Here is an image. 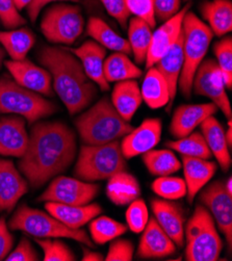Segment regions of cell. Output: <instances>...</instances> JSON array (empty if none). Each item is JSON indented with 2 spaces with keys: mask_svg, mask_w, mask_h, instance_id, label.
Listing matches in <instances>:
<instances>
[{
  "mask_svg": "<svg viewBox=\"0 0 232 261\" xmlns=\"http://www.w3.org/2000/svg\"><path fill=\"white\" fill-rule=\"evenodd\" d=\"M0 23H2V21H0Z\"/></svg>",
  "mask_w": 232,
  "mask_h": 261,
  "instance_id": "obj_55",
  "label": "cell"
},
{
  "mask_svg": "<svg viewBox=\"0 0 232 261\" xmlns=\"http://www.w3.org/2000/svg\"><path fill=\"white\" fill-rule=\"evenodd\" d=\"M103 74L107 82L118 83L128 80L140 78L143 74L142 70L122 52H115L103 63Z\"/></svg>",
  "mask_w": 232,
  "mask_h": 261,
  "instance_id": "obj_31",
  "label": "cell"
},
{
  "mask_svg": "<svg viewBox=\"0 0 232 261\" xmlns=\"http://www.w3.org/2000/svg\"><path fill=\"white\" fill-rule=\"evenodd\" d=\"M142 160L149 173L153 176H169L182 168V163L171 149H151L142 154Z\"/></svg>",
  "mask_w": 232,
  "mask_h": 261,
  "instance_id": "obj_34",
  "label": "cell"
},
{
  "mask_svg": "<svg viewBox=\"0 0 232 261\" xmlns=\"http://www.w3.org/2000/svg\"><path fill=\"white\" fill-rule=\"evenodd\" d=\"M224 185H225V189H226L227 193H228L230 196H232V178L229 177Z\"/></svg>",
  "mask_w": 232,
  "mask_h": 261,
  "instance_id": "obj_52",
  "label": "cell"
},
{
  "mask_svg": "<svg viewBox=\"0 0 232 261\" xmlns=\"http://www.w3.org/2000/svg\"><path fill=\"white\" fill-rule=\"evenodd\" d=\"M135 254V247L128 240H116L112 243L107 257V261H132Z\"/></svg>",
  "mask_w": 232,
  "mask_h": 261,
  "instance_id": "obj_43",
  "label": "cell"
},
{
  "mask_svg": "<svg viewBox=\"0 0 232 261\" xmlns=\"http://www.w3.org/2000/svg\"><path fill=\"white\" fill-rule=\"evenodd\" d=\"M35 42L36 38L29 29L0 32V44L12 61H21L27 58Z\"/></svg>",
  "mask_w": 232,
  "mask_h": 261,
  "instance_id": "obj_32",
  "label": "cell"
},
{
  "mask_svg": "<svg viewBox=\"0 0 232 261\" xmlns=\"http://www.w3.org/2000/svg\"><path fill=\"white\" fill-rule=\"evenodd\" d=\"M125 217L127 226L133 232H143L149 221V213L145 201L138 198L132 202L125 214Z\"/></svg>",
  "mask_w": 232,
  "mask_h": 261,
  "instance_id": "obj_40",
  "label": "cell"
},
{
  "mask_svg": "<svg viewBox=\"0 0 232 261\" xmlns=\"http://www.w3.org/2000/svg\"><path fill=\"white\" fill-rule=\"evenodd\" d=\"M127 231V226L107 216H101L92 220L90 224V232L94 243L106 245L112 242Z\"/></svg>",
  "mask_w": 232,
  "mask_h": 261,
  "instance_id": "obj_36",
  "label": "cell"
},
{
  "mask_svg": "<svg viewBox=\"0 0 232 261\" xmlns=\"http://www.w3.org/2000/svg\"><path fill=\"white\" fill-rule=\"evenodd\" d=\"M5 58H6V51L2 46H0V68H2V66H3Z\"/></svg>",
  "mask_w": 232,
  "mask_h": 261,
  "instance_id": "obj_53",
  "label": "cell"
},
{
  "mask_svg": "<svg viewBox=\"0 0 232 261\" xmlns=\"http://www.w3.org/2000/svg\"><path fill=\"white\" fill-rule=\"evenodd\" d=\"M182 0H153L156 19L167 21L180 11Z\"/></svg>",
  "mask_w": 232,
  "mask_h": 261,
  "instance_id": "obj_46",
  "label": "cell"
},
{
  "mask_svg": "<svg viewBox=\"0 0 232 261\" xmlns=\"http://www.w3.org/2000/svg\"><path fill=\"white\" fill-rule=\"evenodd\" d=\"M186 2H191V0H186Z\"/></svg>",
  "mask_w": 232,
  "mask_h": 261,
  "instance_id": "obj_54",
  "label": "cell"
},
{
  "mask_svg": "<svg viewBox=\"0 0 232 261\" xmlns=\"http://www.w3.org/2000/svg\"><path fill=\"white\" fill-rule=\"evenodd\" d=\"M99 193V186L66 176L57 177L38 201L56 202L66 205H87Z\"/></svg>",
  "mask_w": 232,
  "mask_h": 261,
  "instance_id": "obj_11",
  "label": "cell"
},
{
  "mask_svg": "<svg viewBox=\"0 0 232 261\" xmlns=\"http://www.w3.org/2000/svg\"><path fill=\"white\" fill-rule=\"evenodd\" d=\"M151 208L162 229L168 234L174 244L183 248L185 246L186 213L184 207L173 200L153 199Z\"/></svg>",
  "mask_w": 232,
  "mask_h": 261,
  "instance_id": "obj_14",
  "label": "cell"
},
{
  "mask_svg": "<svg viewBox=\"0 0 232 261\" xmlns=\"http://www.w3.org/2000/svg\"><path fill=\"white\" fill-rule=\"evenodd\" d=\"M192 89H194L195 94L211 99L228 120L232 118L223 74L214 59L203 60L199 65L194 76Z\"/></svg>",
  "mask_w": 232,
  "mask_h": 261,
  "instance_id": "obj_10",
  "label": "cell"
},
{
  "mask_svg": "<svg viewBox=\"0 0 232 261\" xmlns=\"http://www.w3.org/2000/svg\"><path fill=\"white\" fill-rule=\"evenodd\" d=\"M176 252V245L154 218L149 219L140 240L137 256L141 259H160Z\"/></svg>",
  "mask_w": 232,
  "mask_h": 261,
  "instance_id": "obj_20",
  "label": "cell"
},
{
  "mask_svg": "<svg viewBox=\"0 0 232 261\" xmlns=\"http://www.w3.org/2000/svg\"><path fill=\"white\" fill-rule=\"evenodd\" d=\"M75 126L84 145H105L130 134L134 127L125 121L108 97L75 120Z\"/></svg>",
  "mask_w": 232,
  "mask_h": 261,
  "instance_id": "obj_3",
  "label": "cell"
},
{
  "mask_svg": "<svg viewBox=\"0 0 232 261\" xmlns=\"http://www.w3.org/2000/svg\"><path fill=\"white\" fill-rule=\"evenodd\" d=\"M9 227L11 230H21L36 239H71L94 248V244L85 230L71 229L50 214L35 210L27 204L18 207Z\"/></svg>",
  "mask_w": 232,
  "mask_h": 261,
  "instance_id": "obj_7",
  "label": "cell"
},
{
  "mask_svg": "<svg viewBox=\"0 0 232 261\" xmlns=\"http://www.w3.org/2000/svg\"><path fill=\"white\" fill-rule=\"evenodd\" d=\"M38 60L50 73L54 89L71 116L90 106L97 96V88L80 60L67 48L44 46L39 51Z\"/></svg>",
  "mask_w": 232,
  "mask_h": 261,
  "instance_id": "obj_2",
  "label": "cell"
},
{
  "mask_svg": "<svg viewBox=\"0 0 232 261\" xmlns=\"http://www.w3.org/2000/svg\"><path fill=\"white\" fill-rule=\"evenodd\" d=\"M5 65L13 80L21 87L34 91L42 96L54 97L53 80L50 73L29 60L6 61Z\"/></svg>",
  "mask_w": 232,
  "mask_h": 261,
  "instance_id": "obj_13",
  "label": "cell"
},
{
  "mask_svg": "<svg viewBox=\"0 0 232 261\" xmlns=\"http://www.w3.org/2000/svg\"><path fill=\"white\" fill-rule=\"evenodd\" d=\"M30 135L20 116L0 118V155L21 159L27 151Z\"/></svg>",
  "mask_w": 232,
  "mask_h": 261,
  "instance_id": "obj_19",
  "label": "cell"
},
{
  "mask_svg": "<svg viewBox=\"0 0 232 261\" xmlns=\"http://www.w3.org/2000/svg\"><path fill=\"white\" fill-rule=\"evenodd\" d=\"M83 260L84 261H102V260H105V256L100 253H97V252H94V251L84 248Z\"/></svg>",
  "mask_w": 232,
  "mask_h": 261,
  "instance_id": "obj_49",
  "label": "cell"
},
{
  "mask_svg": "<svg viewBox=\"0 0 232 261\" xmlns=\"http://www.w3.org/2000/svg\"><path fill=\"white\" fill-rule=\"evenodd\" d=\"M199 201L208 208L219 230L224 234L228 251L232 248V196H230L224 182L218 180L206 187L199 196Z\"/></svg>",
  "mask_w": 232,
  "mask_h": 261,
  "instance_id": "obj_12",
  "label": "cell"
},
{
  "mask_svg": "<svg viewBox=\"0 0 232 261\" xmlns=\"http://www.w3.org/2000/svg\"><path fill=\"white\" fill-rule=\"evenodd\" d=\"M184 36V67L180 74L178 86L183 95L190 98L195 73L205 59L214 33L208 24L190 10L187 12L183 22Z\"/></svg>",
  "mask_w": 232,
  "mask_h": 261,
  "instance_id": "obj_4",
  "label": "cell"
},
{
  "mask_svg": "<svg viewBox=\"0 0 232 261\" xmlns=\"http://www.w3.org/2000/svg\"><path fill=\"white\" fill-rule=\"evenodd\" d=\"M128 11L137 18L144 20L151 29L157 26L156 14H154L153 0H125Z\"/></svg>",
  "mask_w": 232,
  "mask_h": 261,
  "instance_id": "obj_41",
  "label": "cell"
},
{
  "mask_svg": "<svg viewBox=\"0 0 232 261\" xmlns=\"http://www.w3.org/2000/svg\"><path fill=\"white\" fill-rule=\"evenodd\" d=\"M87 34L98 44L106 49L115 52H122L127 56L132 55L128 40L118 35L111 26L100 18L91 17L87 24Z\"/></svg>",
  "mask_w": 232,
  "mask_h": 261,
  "instance_id": "obj_30",
  "label": "cell"
},
{
  "mask_svg": "<svg viewBox=\"0 0 232 261\" xmlns=\"http://www.w3.org/2000/svg\"><path fill=\"white\" fill-rule=\"evenodd\" d=\"M150 26L142 19L134 17L128 24V43L131 45L132 54L138 65L145 63L150 47L152 32Z\"/></svg>",
  "mask_w": 232,
  "mask_h": 261,
  "instance_id": "obj_33",
  "label": "cell"
},
{
  "mask_svg": "<svg viewBox=\"0 0 232 261\" xmlns=\"http://www.w3.org/2000/svg\"><path fill=\"white\" fill-rule=\"evenodd\" d=\"M33 2V0H14V4L18 11H22L24 8H28V6Z\"/></svg>",
  "mask_w": 232,
  "mask_h": 261,
  "instance_id": "obj_51",
  "label": "cell"
},
{
  "mask_svg": "<svg viewBox=\"0 0 232 261\" xmlns=\"http://www.w3.org/2000/svg\"><path fill=\"white\" fill-rule=\"evenodd\" d=\"M141 94L145 103L152 110L161 109L170 103L168 84L161 72L154 66L148 69L144 77Z\"/></svg>",
  "mask_w": 232,
  "mask_h": 261,
  "instance_id": "obj_29",
  "label": "cell"
},
{
  "mask_svg": "<svg viewBox=\"0 0 232 261\" xmlns=\"http://www.w3.org/2000/svg\"><path fill=\"white\" fill-rule=\"evenodd\" d=\"M165 145L168 149L177 151L185 156L203 160L213 159V154L208 144H206L202 134L199 132H193L189 136L177 139L176 141H168Z\"/></svg>",
  "mask_w": 232,
  "mask_h": 261,
  "instance_id": "obj_35",
  "label": "cell"
},
{
  "mask_svg": "<svg viewBox=\"0 0 232 261\" xmlns=\"http://www.w3.org/2000/svg\"><path fill=\"white\" fill-rule=\"evenodd\" d=\"M217 64L223 74L226 89L232 88V39L230 36L217 41L214 45Z\"/></svg>",
  "mask_w": 232,
  "mask_h": 261,
  "instance_id": "obj_38",
  "label": "cell"
},
{
  "mask_svg": "<svg viewBox=\"0 0 232 261\" xmlns=\"http://www.w3.org/2000/svg\"><path fill=\"white\" fill-rule=\"evenodd\" d=\"M186 259L188 261H216L220 259L223 242L208 208L197 205L185 227Z\"/></svg>",
  "mask_w": 232,
  "mask_h": 261,
  "instance_id": "obj_5",
  "label": "cell"
},
{
  "mask_svg": "<svg viewBox=\"0 0 232 261\" xmlns=\"http://www.w3.org/2000/svg\"><path fill=\"white\" fill-rule=\"evenodd\" d=\"M152 191L166 200H179L187 196V185L183 178L162 176L154 180Z\"/></svg>",
  "mask_w": 232,
  "mask_h": 261,
  "instance_id": "obj_37",
  "label": "cell"
},
{
  "mask_svg": "<svg viewBox=\"0 0 232 261\" xmlns=\"http://www.w3.org/2000/svg\"><path fill=\"white\" fill-rule=\"evenodd\" d=\"M200 127L201 134L213 156L218 161L220 168L227 172L231 167V155L222 124L214 116H211L200 124Z\"/></svg>",
  "mask_w": 232,
  "mask_h": 261,
  "instance_id": "obj_25",
  "label": "cell"
},
{
  "mask_svg": "<svg viewBox=\"0 0 232 261\" xmlns=\"http://www.w3.org/2000/svg\"><path fill=\"white\" fill-rule=\"evenodd\" d=\"M57 2H72V3H80L81 0H33V2L28 6V14L33 23H35L41 13V11L47 6Z\"/></svg>",
  "mask_w": 232,
  "mask_h": 261,
  "instance_id": "obj_48",
  "label": "cell"
},
{
  "mask_svg": "<svg viewBox=\"0 0 232 261\" xmlns=\"http://www.w3.org/2000/svg\"><path fill=\"white\" fill-rule=\"evenodd\" d=\"M58 107L42 95L25 89L13 77H0V114H15L27 119L30 125L57 113Z\"/></svg>",
  "mask_w": 232,
  "mask_h": 261,
  "instance_id": "obj_6",
  "label": "cell"
},
{
  "mask_svg": "<svg viewBox=\"0 0 232 261\" xmlns=\"http://www.w3.org/2000/svg\"><path fill=\"white\" fill-rule=\"evenodd\" d=\"M141 89L135 80L118 82L112 93V103L120 116L130 122L142 104Z\"/></svg>",
  "mask_w": 232,
  "mask_h": 261,
  "instance_id": "obj_26",
  "label": "cell"
},
{
  "mask_svg": "<svg viewBox=\"0 0 232 261\" xmlns=\"http://www.w3.org/2000/svg\"><path fill=\"white\" fill-rule=\"evenodd\" d=\"M200 12L214 35L223 37L231 32L232 4L230 0L205 2L200 6Z\"/></svg>",
  "mask_w": 232,
  "mask_h": 261,
  "instance_id": "obj_28",
  "label": "cell"
},
{
  "mask_svg": "<svg viewBox=\"0 0 232 261\" xmlns=\"http://www.w3.org/2000/svg\"><path fill=\"white\" fill-rule=\"evenodd\" d=\"M231 119L228 120V127L227 130L225 132V138H226V142L228 144L229 149L231 150V146H232V125H231Z\"/></svg>",
  "mask_w": 232,
  "mask_h": 261,
  "instance_id": "obj_50",
  "label": "cell"
},
{
  "mask_svg": "<svg viewBox=\"0 0 232 261\" xmlns=\"http://www.w3.org/2000/svg\"><path fill=\"white\" fill-rule=\"evenodd\" d=\"M35 242L44 251V261H74L75 255L60 240L36 239Z\"/></svg>",
  "mask_w": 232,
  "mask_h": 261,
  "instance_id": "obj_39",
  "label": "cell"
},
{
  "mask_svg": "<svg viewBox=\"0 0 232 261\" xmlns=\"http://www.w3.org/2000/svg\"><path fill=\"white\" fill-rule=\"evenodd\" d=\"M100 2L108 14L118 21L122 29H126L132 14L127 9L125 0H100Z\"/></svg>",
  "mask_w": 232,
  "mask_h": 261,
  "instance_id": "obj_44",
  "label": "cell"
},
{
  "mask_svg": "<svg viewBox=\"0 0 232 261\" xmlns=\"http://www.w3.org/2000/svg\"><path fill=\"white\" fill-rule=\"evenodd\" d=\"M126 169L127 163L121 144L114 141L105 145H83L74 175L83 181H97L109 179Z\"/></svg>",
  "mask_w": 232,
  "mask_h": 261,
  "instance_id": "obj_8",
  "label": "cell"
},
{
  "mask_svg": "<svg viewBox=\"0 0 232 261\" xmlns=\"http://www.w3.org/2000/svg\"><path fill=\"white\" fill-rule=\"evenodd\" d=\"M68 50L80 60L90 80L95 83L101 91H109L110 85L103 74V63L106 60L107 49L94 40H89L79 48H71Z\"/></svg>",
  "mask_w": 232,
  "mask_h": 261,
  "instance_id": "obj_21",
  "label": "cell"
},
{
  "mask_svg": "<svg viewBox=\"0 0 232 261\" xmlns=\"http://www.w3.org/2000/svg\"><path fill=\"white\" fill-rule=\"evenodd\" d=\"M8 261H37L39 255L27 238H22L17 248L6 257Z\"/></svg>",
  "mask_w": 232,
  "mask_h": 261,
  "instance_id": "obj_45",
  "label": "cell"
},
{
  "mask_svg": "<svg viewBox=\"0 0 232 261\" xmlns=\"http://www.w3.org/2000/svg\"><path fill=\"white\" fill-rule=\"evenodd\" d=\"M73 130L62 122H36L29 145L20 159L19 170L34 189L64 173L76 156Z\"/></svg>",
  "mask_w": 232,
  "mask_h": 261,
  "instance_id": "obj_1",
  "label": "cell"
},
{
  "mask_svg": "<svg viewBox=\"0 0 232 261\" xmlns=\"http://www.w3.org/2000/svg\"><path fill=\"white\" fill-rule=\"evenodd\" d=\"M14 238L9 231L5 218H0V260L6 259L13 248Z\"/></svg>",
  "mask_w": 232,
  "mask_h": 261,
  "instance_id": "obj_47",
  "label": "cell"
},
{
  "mask_svg": "<svg viewBox=\"0 0 232 261\" xmlns=\"http://www.w3.org/2000/svg\"><path fill=\"white\" fill-rule=\"evenodd\" d=\"M85 29L82 10L77 6L58 4L46 10L41 21V32L51 43L72 45Z\"/></svg>",
  "mask_w": 232,
  "mask_h": 261,
  "instance_id": "obj_9",
  "label": "cell"
},
{
  "mask_svg": "<svg viewBox=\"0 0 232 261\" xmlns=\"http://www.w3.org/2000/svg\"><path fill=\"white\" fill-rule=\"evenodd\" d=\"M29 192V184L9 160L0 159V213L10 214Z\"/></svg>",
  "mask_w": 232,
  "mask_h": 261,
  "instance_id": "obj_18",
  "label": "cell"
},
{
  "mask_svg": "<svg viewBox=\"0 0 232 261\" xmlns=\"http://www.w3.org/2000/svg\"><path fill=\"white\" fill-rule=\"evenodd\" d=\"M0 21L4 28L9 30H15L27 24V20L20 15L14 0H0Z\"/></svg>",
  "mask_w": 232,
  "mask_h": 261,
  "instance_id": "obj_42",
  "label": "cell"
},
{
  "mask_svg": "<svg viewBox=\"0 0 232 261\" xmlns=\"http://www.w3.org/2000/svg\"><path fill=\"white\" fill-rule=\"evenodd\" d=\"M163 124L160 119L150 118L144 120L141 125L126 135L121 143V149L124 158L131 160L135 156L156 147L162 138Z\"/></svg>",
  "mask_w": 232,
  "mask_h": 261,
  "instance_id": "obj_16",
  "label": "cell"
},
{
  "mask_svg": "<svg viewBox=\"0 0 232 261\" xmlns=\"http://www.w3.org/2000/svg\"><path fill=\"white\" fill-rule=\"evenodd\" d=\"M218 112L215 103L184 104L178 107L173 114L170 133L176 139H182L192 134L196 127Z\"/></svg>",
  "mask_w": 232,
  "mask_h": 261,
  "instance_id": "obj_17",
  "label": "cell"
},
{
  "mask_svg": "<svg viewBox=\"0 0 232 261\" xmlns=\"http://www.w3.org/2000/svg\"><path fill=\"white\" fill-rule=\"evenodd\" d=\"M166 80L169 92H170V103L175 99L178 81L182 74L184 67V36L183 32L180 34L177 41L171 46V48L161 58V60L154 65Z\"/></svg>",
  "mask_w": 232,
  "mask_h": 261,
  "instance_id": "obj_24",
  "label": "cell"
},
{
  "mask_svg": "<svg viewBox=\"0 0 232 261\" xmlns=\"http://www.w3.org/2000/svg\"><path fill=\"white\" fill-rule=\"evenodd\" d=\"M187 185V196L189 203H193L197 194L209 184L217 172L218 166L215 162L191 156L182 155Z\"/></svg>",
  "mask_w": 232,
  "mask_h": 261,
  "instance_id": "obj_22",
  "label": "cell"
},
{
  "mask_svg": "<svg viewBox=\"0 0 232 261\" xmlns=\"http://www.w3.org/2000/svg\"><path fill=\"white\" fill-rule=\"evenodd\" d=\"M107 196L115 205H130L141 196V187L134 175L121 171L109 178Z\"/></svg>",
  "mask_w": 232,
  "mask_h": 261,
  "instance_id": "obj_27",
  "label": "cell"
},
{
  "mask_svg": "<svg viewBox=\"0 0 232 261\" xmlns=\"http://www.w3.org/2000/svg\"><path fill=\"white\" fill-rule=\"evenodd\" d=\"M191 4H188L184 9L180 10L175 16L165 21V23L152 33L150 47L145 61L147 69L156 65L171 46L177 41L183 32V22L187 12L190 10Z\"/></svg>",
  "mask_w": 232,
  "mask_h": 261,
  "instance_id": "obj_15",
  "label": "cell"
},
{
  "mask_svg": "<svg viewBox=\"0 0 232 261\" xmlns=\"http://www.w3.org/2000/svg\"><path fill=\"white\" fill-rule=\"evenodd\" d=\"M45 208L53 217L71 229H80L102 213L99 204L66 205L56 202H46Z\"/></svg>",
  "mask_w": 232,
  "mask_h": 261,
  "instance_id": "obj_23",
  "label": "cell"
}]
</instances>
